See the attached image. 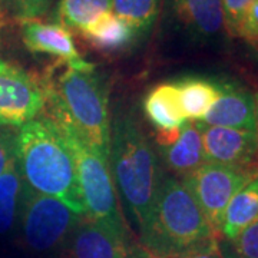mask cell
I'll return each instance as SVG.
<instances>
[{"label":"cell","instance_id":"obj_1","mask_svg":"<svg viewBox=\"0 0 258 258\" xmlns=\"http://www.w3.org/2000/svg\"><path fill=\"white\" fill-rule=\"evenodd\" d=\"M16 159L25 184L60 200L78 215H86L72 152L50 116L36 118L20 126Z\"/></svg>","mask_w":258,"mask_h":258},{"label":"cell","instance_id":"obj_2","mask_svg":"<svg viewBox=\"0 0 258 258\" xmlns=\"http://www.w3.org/2000/svg\"><path fill=\"white\" fill-rule=\"evenodd\" d=\"M141 249L149 258H176L218 240L188 186L175 176H162L155 203L139 227Z\"/></svg>","mask_w":258,"mask_h":258},{"label":"cell","instance_id":"obj_3","mask_svg":"<svg viewBox=\"0 0 258 258\" xmlns=\"http://www.w3.org/2000/svg\"><path fill=\"white\" fill-rule=\"evenodd\" d=\"M47 105H55L69 116L93 148L109 159L111 116L105 82L95 64L72 66L59 60L39 79Z\"/></svg>","mask_w":258,"mask_h":258},{"label":"cell","instance_id":"obj_4","mask_svg":"<svg viewBox=\"0 0 258 258\" xmlns=\"http://www.w3.org/2000/svg\"><path fill=\"white\" fill-rule=\"evenodd\" d=\"M109 159L118 191L139 228L155 203L162 175L155 151L131 113L113 118Z\"/></svg>","mask_w":258,"mask_h":258},{"label":"cell","instance_id":"obj_5","mask_svg":"<svg viewBox=\"0 0 258 258\" xmlns=\"http://www.w3.org/2000/svg\"><path fill=\"white\" fill-rule=\"evenodd\" d=\"M49 109L50 118L63 135L64 142L72 152L78 182L86 208L85 217L109 224L116 230L125 231L123 220L116 204V192L108 158L83 138L60 108L49 105Z\"/></svg>","mask_w":258,"mask_h":258},{"label":"cell","instance_id":"obj_6","mask_svg":"<svg viewBox=\"0 0 258 258\" xmlns=\"http://www.w3.org/2000/svg\"><path fill=\"white\" fill-rule=\"evenodd\" d=\"M22 230L28 247L33 251H49L64 241L82 220L55 197L32 189L23 182Z\"/></svg>","mask_w":258,"mask_h":258},{"label":"cell","instance_id":"obj_7","mask_svg":"<svg viewBox=\"0 0 258 258\" xmlns=\"http://www.w3.org/2000/svg\"><path fill=\"white\" fill-rule=\"evenodd\" d=\"M258 175L254 166H232L205 162L192 174L182 178L198 203L205 218L218 237L222 215L231 198Z\"/></svg>","mask_w":258,"mask_h":258},{"label":"cell","instance_id":"obj_8","mask_svg":"<svg viewBox=\"0 0 258 258\" xmlns=\"http://www.w3.org/2000/svg\"><path fill=\"white\" fill-rule=\"evenodd\" d=\"M46 99L39 79L0 57V126H23L36 119Z\"/></svg>","mask_w":258,"mask_h":258},{"label":"cell","instance_id":"obj_9","mask_svg":"<svg viewBox=\"0 0 258 258\" xmlns=\"http://www.w3.org/2000/svg\"><path fill=\"white\" fill-rule=\"evenodd\" d=\"M138 248L131 247L126 231L83 217L69 235L68 258H132Z\"/></svg>","mask_w":258,"mask_h":258},{"label":"cell","instance_id":"obj_10","mask_svg":"<svg viewBox=\"0 0 258 258\" xmlns=\"http://www.w3.org/2000/svg\"><path fill=\"white\" fill-rule=\"evenodd\" d=\"M201 131L205 162L232 166H251L258 157L255 131L208 126L197 122Z\"/></svg>","mask_w":258,"mask_h":258},{"label":"cell","instance_id":"obj_11","mask_svg":"<svg viewBox=\"0 0 258 258\" xmlns=\"http://www.w3.org/2000/svg\"><path fill=\"white\" fill-rule=\"evenodd\" d=\"M20 36L25 47L32 53H45L57 57L72 66H88L89 62L79 55L74 36L59 23H45L37 20L20 22Z\"/></svg>","mask_w":258,"mask_h":258},{"label":"cell","instance_id":"obj_12","mask_svg":"<svg viewBox=\"0 0 258 258\" xmlns=\"http://www.w3.org/2000/svg\"><path fill=\"white\" fill-rule=\"evenodd\" d=\"M201 122L208 126L255 131L254 95L232 83H220V96Z\"/></svg>","mask_w":258,"mask_h":258},{"label":"cell","instance_id":"obj_13","mask_svg":"<svg viewBox=\"0 0 258 258\" xmlns=\"http://www.w3.org/2000/svg\"><path fill=\"white\" fill-rule=\"evenodd\" d=\"M165 166L176 175L188 176L205 164L203 137L197 122L186 120L169 145L159 147Z\"/></svg>","mask_w":258,"mask_h":258},{"label":"cell","instance_id":"obj_14","mask_svg":"<svg viewBox=\"0 0 258 258\" xmlns=\"http://www.w3.org/2000/svg\"><path fill=\"white\" fill-rule=\"evenodd\" d=\"M79 35L89 46L105 53H119L134 45L139 33L112 12L103 13Z\"/></svg>","mask_w":258,"mask_h":258},{"label":"cell","instance_id":"obj_15","mask_svg":"<svg viewBox=\"0 0 258 258\" xmlns=\"http://www.w3.org/2000/svg\"><path fill=\"white\" fill-rule=\"evenodd\" d=\"M144 112L157 132H174L186 122L176 83H159L144 101Z\"/></svg>","mask_w":258,"mask_h":258},{"label":"cell","instance_id":"obj_16","mask_svg":"<svg viewBox=\"0 0 258 258\" xmlns=\"http://www.w3.org/2000/svg\"><path fill=\"white\" fill-rule=\"evenodd\" d=\"M174 6L178 19L198 39L210 40L225 29L221 0H174Z\"/></svg>","mask_w":258,"mask_h":258},{"label":"cell","instance_id":"obj_17","mask_svg":"<svg viewBox=\"0 0 258 258\" xmlns=\"http://www.w3.org/2000/svg\"><path fill=\"white\" fill-rule=\"evenodd\" d=\"M258 220V175L235 194L222 215L218 237L222 241L235 238L241 231Z\"/></svg>","mask_w":258,"mask_h":258},{"label":"cell","instance_id":"obj_18","mask_svg":"<svg viewBox=\"0 0 258 258\" xmlns=\"http://www.w3.org/2000/svg\"><path fill=\"white\" fill-rule=\"evenodd\" d=\"M186 119L201 122L220 96V83L203 78H185L176 82Z\"/></svg>","mask_w":258,"mask_h":258},{"label":"cell","instance_id":"obj_19","mask_svg":"<svg viewBox=\"0 0 258 258\" xmlns=\"http://www.w3.org/2000/svg\"><path fill=\"white\" fill-rule=\"evenodd\" d=\"M111 9V0H59L56 19L60 26L79 33Z\"/></svg>","mask_w":258,"mask_h":258},{"label":"cell","instance_id":"obj_20","mask_svg":"<svg viewBox=\"0 0 258 258\" xmlns=\"http://www.w3.org/2000/svg\"><path fill=\"white\" fill-rule=\"evenodd\" d=\"M23 178L18 161L0 175V235L12 228L22 201Z\"/></svg>","mask_w":258,"mask_h":258},{"label":"cell","instance_id":"obj_21","mask_svg":"<svg viewBox=\"0 0 258 258\" xmlns=\"http://www.w3.org/2000/svg\"><path fill=\"white\" fill-rule=\"evenodd\" d=\"M111 12L125 20L139 35L154 26L161 0H111Z\"/></svg>","mask_w":258,"mask_h":258},{"label":"cell","instance_id":"obj_22","mask_svg":"<svg viewBox=\"0 0 258 258\" xmlns=\"http://www.w3.org/2000/svg\"><path fill=\"white\" fill-rule=\"evenodd\" d=\"M224 258H258V220L230 241H218Z\"/></svg>","mask_w":258,"mask_h":258},{"label":"cell","instance_id":"obj_23","mask_svg":"<svg viewBox=\"0 0 258 258\" xmlns=\"http://www.w3.org/2000/svg\"><path fill=\"white\" fill-rule=\"evenodd\" d=\"M53 0H2L8 15L19 22L37 20L45 16Z\"/></svg>","mask_w":258,"mask_h":258},{"label":"cell","instance_id":"obj_24","mask_svg":"<svg viewBox=\"0 0 258 258\" xmlns=\"http://www.w3.org/2000/svg\"><path fill=\"white\" fill-rule=\"evenodd\" d=\"M252 0H221L224 28L231 36L240 35L241 25Z\"/></svg>","mask_w":258,"mask_h":258},{"label":"cell","instance_id":"obj_25","mask_svg":"<svg viewBox=\"0 0 258 258\" xmlns=\"http://www.w3.org/2000/svg\"><path fill=\"white\" fill-rule=\"evenodd\" d=\"M16 161V135L0 129V175Z\"/></svg>","mask_w":258,"mask_h":258},{"label":"cell","instance_id":"obj_26","mask_svg":"<svg viewBox=\"0 0 258 258\" xmlns=\"http://www.w3.org/2000/svg\"><path fill=\"white\" fill-rule=\"evenodd\" d=\"M238 36L258 46V0H252L242 20Z\"/></svg>","mask_w":258,"mask_h":258},{"label":"cell","instance_id":"obj_27","mask_svg":"<svg viewBox=\"0 0 258 258\" xmlns=\"http://www.w3.org/2000/svg\"><path fill=\"white\" fill-rule=\"evenodd\" d=\"M176 258H224L222 257L220 247H218V240L208 241L203 245H198L195 248L186 251L184 254L178 255Z\"/></svg>","mask_w":258,"mask_h":258},{"label":"cell","instance_id":"obj_28","mask_svg":"<svg viewBox=\"0 0 258 258\" xmlns=\"http://www.w3.org/2000/svg\"><path fill=\"white\" fill-rule=\"evenodd\" d=\"M6 26H8V12H6L2 0H0V35L3 33Z\"/></svg>","mask_w":258,"mask_h":258},{"label":"cell","instance_id":"obj_29","mask_svg":"<svg viewBox=\"0 0 258 258\" xmlns=\"http://www.w3.org/2000/svg\"><path fill=\"white\" fill-rule=\"evenodd\" d=\"M254 102H255V137H257V148H258V93L254 95Z\"/></svg>","mask_w":258,"mask_h":258},{"label":"cell","instance_id":"obj_30","mask_svg":"<svg viewBox=\"0 0 258 258\" xmlns=\"http://www.w3.org/2000/svg\"><path fill=\"white\" fill-rule=\"evenodd\" d=\"M132 258H149V257H148L147 254H145V252H144V251L141 249V247H139L138 251L135 252V255H134V257H132Z\"/></svg>","mask_w":258,"mask_h":258}]
</instances>
